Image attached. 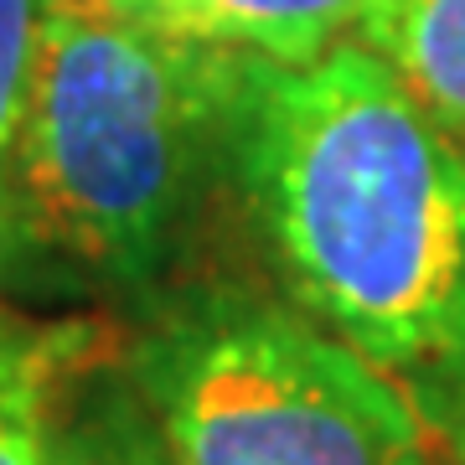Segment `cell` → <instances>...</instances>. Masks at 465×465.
Masks as SVG:
<instances>
[{"label":"cell","mask_w":465,"mask_h":465,"mask_svg":"<svg viewBox=\"0 0 465 465\" xmlns=\"http://www.w3.org/2000/svg\"><path fill=\"white\" fill-rule=\"evenodd\" d=\"M228 182L290 300L465 460V145L351 36L243 57Z\"/></svg>","instance_id":"6da1fadb"},{"label":"cell","mask_w":465,"mask_h":465,"mask_svg":"<svg viewBox=\"0 0 465 465\" xmlns=\"http://www.w3.org/2000/svg\"><path fill=\"white\" fill-rule=\"evenodd\" d=\"M243 57L109 0H47L21 124L0 280L145 300L176 264L228 130Z\"/></svg>","instance_id":"7a4b0ae2"},{"label":"cell","mask_w":465,"mask_h":465,"mask_svg":"<svg viewBox=\"0 0 465 465\" xmlns=\"http://www.w3.org/2000/svg\"><path fill=\"white\" fill-rule=\"evenodd\" d=\"M119 367L166 465H434L378 367L243 280L145 295Z\"/></svg>","instance_id":"3957f363"},{"label":"cell","mask_w":465,"mask_h":465,"mask_svg":"<svg viewBox=\"0 0 465 465\" xmlns=\"http://www.w3.org/2000/svg\"><path fill=\"white\" fill-rule=\"evenodd\" d=\"M47 430L57 465H166L119 367V331L94 321L57 326Z\"/></svg>","instance_id":"277c9868"},{"label":"cell","mask_w":465,"mask_h":465,"mask_svg":"<svg viewBox=\"0 0 465 465\" xmlns=\"http://www.w3.org/2000/svg\"><path fill=\"white\" fill-rule=\"evenodd\" d=\"M367 5L372 0H140L134 21L238 57L311 63L362 32Z\"/></svg>","instance_id":"5b68a950"},{"label":"cell","mask_w":465,"mask_h":465,"mask_svg":"<svg viewBox=\"0 0 465 465\" xmlns=\"http://www.w3.org/2000/svg\"><path fill=\"white\" fill-rule=\"evenodd\" d=\"M440 130L465 145V0H372L357 32Z\"/></svg>","instance_id":"8992f818"},{"label":"cell","mask_w":465,"mask_h":465,"mask_svg":"<svg viewBox=\"0 0 465 465\" xmlns=\"http://www.w3.org/2000/svg\"><path fill=\"white\" fill-rule=\"evenodd\" d=\"M52 341L57 326H32L0 305V465H57L47 430Z\"/></svg>","instance_id":"52a82bcc"},{"label":"cell","mask_w":465,"mask_h":465,"mask_svg":"<svg viewBox=\"0 0 465 465\" xmlns=\"http://www.w3.org/2000/svg\"><path fill=\"white\" fill-rule=\"evenodd\" d=\"M42 16H47V0H0V217H5V192H11L26 104H32Z\"/></svg>","instance_id":"ba28073f"},{"label":"cell","mask_w":465,"mask_h":465,"mask_svg":"<svg viewBox=\"0 0 465 465\" xmlns=\"http://www.w3.org/2000/svg\"><path fill=\"white\" fill-rule=\"evenodd\" d=\"M109 5H114V11H124V16H134V11H140V0H109Z\"/></svg>","instance_id":"9c48e42d"}]
</instances>
